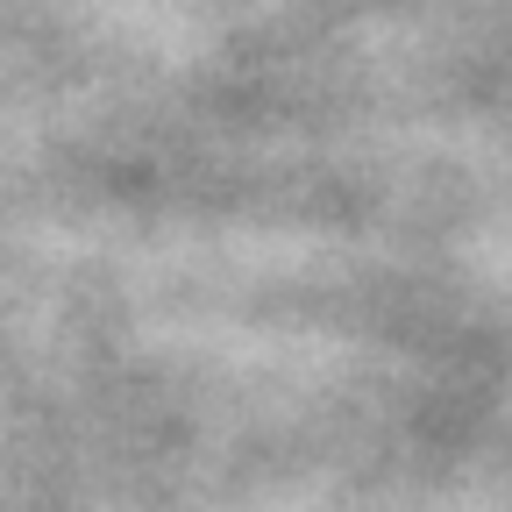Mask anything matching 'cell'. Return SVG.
I'll return each instance as SVG.
<instances>
[]
</instances>
